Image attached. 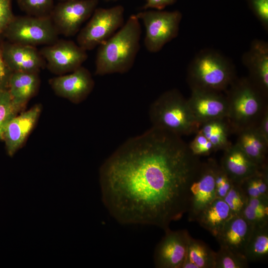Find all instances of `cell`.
Segmentation results:
<instances>
[{
    "label": "cell",
    "mask_w": 268,
    "mask_h": 268,
    "mask_svg": "<svg viewBox=\"0 0 268 268\" xmlns=\"http://www.w3.org/2000/svg\"><path fill=\"white\" fill-rule=\"evenodd\" d=\"M201 164L181 136L152 126L123 142L101 166L102 202L121 224L165 231L188 211Z\"/></svg>",
    "instance_id": "cell-1"
},
{
    "label": "cell",
    "mask_w": 268,
    "mask_h": 268,
    "mask_svg": "<svg viewBox=\"0 0 268 268\" xmlns=\"http://www.w3.org/2000/svg\"><path fill=\"white\" fill-rule=\"evenodd\" d=\"M140 20L132 15L126 22L98 46L95 74L105 75L128 72L133 67L140 48Z\"/></svg>",
    "instance_id": "cell-2"
},
{
    "label": "cell",
    "mask_w": 268,
    "mask_h": 268,
    "mask_svg": "<svg viewBox=\"0 0 268 268\" xmlns=\"http://www.w3.org/2000/svg\"><path fill=\"white\" fill-rule=\"evenodd\" d=\"M224 92L228 105L226 119L232 133L256 128L268 110V98L248 77H237Z\"/></svg>",
    "instance_id": "cell-3"
},
{
    "label": "cell",
    "mask_w": 268,
    "mask_h": 268,
    "mask_svg": "<svg viewBox=\"0 0 268 268\" xmlns=\"http://www.w3.org/2000/svg\"><path fill=\"white\" fill-rule=\"evenodd\" d=\"M236 77L232 62L218 52L210 49L200 51L187 69V80L191 90L222 92Z\"/></svg>",
    "instance_id": "cell-4"
},
{
    "label": "cell",
    "mask_w": 268,
    "mask_h": 268,
    "mask_svg": "<svg viewBox=\"0 0 268 268\" xmlns=\"http://www.w3.org/2000/svg\"><path fill=\"white\" fill-rule=\"evenodd\" d=\"M149 116L152 127L181 137L196 134L201 126L187 99L177 89L168 90L155 100L149 107Z\"/></svg>",
    "instance_id": "cell-5"
},
{
    "label": "cell",
    "mask_w": 268,
    "mask_h": 268,
    "mask_svg": "<svg viewBox=\"0 0 268 268\" xmlns=\"http://www.w3.org/2000/svg\"><path fill=\"white\" fill-rule=\"evenodd\" d=\"M50 16H14L2 36L12 43L36 47L48 45L59 39Z\"/></svg>",
    "instance_id": "cell-6"
},
{
    "label": "cell",
    "mask_w": 268,
    "mask_h": 268,
    "mask_svg": "<svg viewBox=\"0 0 268 268\" xmlns=\"http://www.w3.org/2000/svg\"><path fill=\"white\" fill-rule=\"evenodd\" d=\"M135 15L145 27L144 44L149 52L160 51L178 35L182 18L178 10H144Z\"/></svg>",
    "instance_id": "cell-7"
},
{
    "label": "cell",
    "mask_w": 268,
    "mask_h": 268,
    "mask_svg": "<svg viewBox=\"0 0 268 268\" xmlns=\"http://www.w3.org/2000/svg\"><path fill=\"white\" fill-rule=\"evenodd\" d=\"M124 8L118 5L96 8L76 38L77 44L85 51L92 50L112 36L124 24Z\"/></svg>",
    "instance_id": "cell-8"
},
{
    "label": "cell",
    "mask_w": 268,
    "mask_h": 268,
    "mask_svg": "<svg viewBox=\"0 0 268 268\" xmlns=\"http://www.w3.org/2000/svg\"><path fill=\"white\" fill-rule=\"evenodd\" d=\"M39 52L50 71L61 75L70 73L87 60V51L71 40L58 39L46 45Z\"/></svg>",
    "instance_id": "cell-9"
},
{
    "label": "cell",
    "mask_w": 268,
    "mask_h": 268,
    "mask_svg": "<svg viewBox=\"0 0 268 268\" xmlns=\"http://www.w3.org/2000/svg\"><path fill=\"white\" fill-rule=\"evenodd\" d=\"M98 2V0H71L60 1L54 6L50 17L59 35H75L91 17Z\"/></svg>",
    "instance_id": "cell-10"
},
{
    "label": "cell",
    "mask_w": 268,
    "mask_h": 268,
    "mask_svg": "<svg viewBox=\"0 0 268 268\" xmlns=\"http://www.w3.org/2000/svg\"><path fill=\"white\" fill-rule=\"evenodd\" d=\"M218 164L212 158L202 162L190 187L189 221H196L200 212L215 199V172Z\"/></svg>",
    "instance_id": "cell-11"
},
{
    "label": "cell",
    "mask_w": 268,
    "mask_h": 268,
    "mask_svg": "<svg viewBox=\"0 0 268 268\" xmlns=\"http://www.w3.org/2000/svg\"><path fill=\"white\" fill-rule=\"evenodd\" d=\"M164 231L154 250V266L157 268H182L191 235L186 229L173 231L168 228Z\"/></svg>",
    "instance_id": "cell-12"
},
{
    "label": "cell",
    "mask_w": 268,
    "mask_h": 268,
    "mask_svg": "<svg viewBox=\"0 0 268 268\" xmlns=\"http://www.w3.org/2000/svg\"><path fill=\"white\" fill-rule=\"evenodd\" d=\"M49 83L57 95L76 104L85 100L94 86L91 73L82 66L69 74L51 78Z\"/></svg>",
    "instance_id": "cell-13"
},
{
    "label": "cell",
    "mask_w": 268,
    "mask_h": 268,
    "mask_svg": "<svg viewBox=\"0 0 268 268\" xmlns=\"http://www.w3.org/2000/svg\"><path fill=\"white\" fill-rule=\"evenodd\" d=\"M187 101L194 117L200 125L209 121L227 118V102L222 92L193 89Z\"/></svg>",
    "instance_id": "cell-14"
},
{
    "label": "cell",
    "mask_w": 268,
    "mask_h": 268,
    "mask_svg": "<svg viewBox=\"0 0 268 268\" xmlns=\"http://www.w3.org/2000/svg\"><path fill=\"white\" fill-rule=\"evenodd\" d=\"M2 50L4 60L12 72L39 73L46 66L36 47L3 40Z\"/></svg>",
    "instance_id": "cell-15"
},
{
    "label": "cell",
    "mask_w": 268,
    "mask_h": 268,
    "mask_svg": "<svg viewBox=\"0 0 268 268\" xmlns=\"http://www.w3.org/2000/svg\"><path fill=\"white\" fill-rule=\"evenodd\" d=\"M242 62L248 69L250 81L268 98V43L255 39L249 49L242 57Z\"/></svg>",
    "instance_id": "cell-16"
},
{
    "label": "cell",
    "mask_w": 268,
    "mask_h": 268,
    "mask_svg": "<svg viewBox=\"0 0 268 268\" xmlns=\"http://www.w3.org/2000/svg\"><path fill=\"white\" fill-rule=\"evenodd\" d=\"M41 110V105L36 104L27 111L17 114L8 122L2 140L9 156H12L24 143L36 124Z\"/></svg>",
    "instance_id": "cell-17"
},
{
    "label": "cell",
    "mask_w": 268,
    "mask_h": 268,
    "mask_svg": "<svg viewBox=\"0 0 268 268\" xmlns=\"http://www.w3.org/2000/svg\"><path fill=\"white\" fill-rule=\"evenodd\" d=\"M253 226L242 215H233L215 237L220 247L244 255Z\"/></svg>",
    "instance_id": "cell-18"
},
{
    "label": "cell",
    "mask_w": 268,
    "mask_h": 268,
    "mask_svg": "<svg viewBox=\"0 0 268 268\" xmlns=\"http://www.w3.org/2000/svg\"><path fill=\"white\" fill-rule=\"evenodd\" d=\"M223 151L220 165L234 183L240 184L264 168L255 163L235 143Z\"/></svg>",
    "instance_id": "cell-19"
},
{
    "label": "cell",
    "mask_w": 268,
    "mask_h": 268,
    "mask_svg": "<svg viewBox=\"0 0 268 268\" xmlns=\"http://www.w3.org/2000/svg\"><path fill=\"white\" fill-rule=\"evenodd\" d=\"M38 73L12 72L8 90L13 103L20 110L37 92L40 85Z\"/></svg>",
    "instance_id": "cell-20"
},
{
    "label": "cell",
    "mask_w": 268,
    "mask_h": 268,
    "mask_svg": "<svg viewBox=\"0 0 268 268\" xmlns=\"http://www.w3.org/2000/svg\"><path fill=\"white\" fill-rule=\"evenodd\" d=\"M235 144L255 163L261 167L268 166V142L256 128L244 129L237 134Z\"/></svg>",
    "instance_id": "cell-21"
},
{
    "label": "cell",
    "mask_w": 268,
    "mask_h": 268,
    "mask_svg": "<svg viewBox=\"0 0 268 268\" xmlns=\"http://www.w3.org/2000/svg\"><path fill=\"white\" fill-rule=\"evenodd\" d=\"M232 216L224 200L215 198L200 212L196 221L215 238Z\"/></svg>",
    "instance_id": "cell-22"
},
{
    "label": "cell",
    "mask_w": 268,
    "mask_h": 268,
    "mask_svg": "<svg viewBox=\"0 0 268 268\" xmlns=\"http://www.w3.org/2000/svg\"><path fill=\"white\" fill-rule=\"evenodd\" d=\"M198 132L203 134L211 143L215 151H224L232 144L228 139L232 131L226 118L203 123L201 124Z\"/></svg>",
    "instance_id": "cell-23"
},
{
    "label": "cell",
    "mask_w": 268,
    "mask_h": 268,
    "mask_svg": "<svg viewBox=\"0 0 268 268\" xmlns=\"http://www.w3.org/2000/svg\"><path fill=\"white\" fill-rule=\"evenodd\" d=\"M244 256L248 262H254L267 258L268 256V224L253 227L245 249Z\"/></svg>",
    "instance_id": "cell-24"
},
{
    "label": "cell",
    "mask_w": 268,
    "mask_h": 268,
    "mask_svg": "<svg viewBox=\"0 0 268 268\" xmlns=\"http://www.w3.org/2000/svg\"><path fill=\"white\" fill-rule=\"evenodd\" d=\"M215 252L203 241L190 237L186 259L197 268H215Z\"/></svg>",
    "instance_id": "cell-25"
},
{
    "label": "cell",
    "mask_w": 268,
    "mask_h": 268,
    "mask_svg": "<svg viewBox=\"0 0 268 268\" xmlns=\"http://www.w3.org/2000/svg\"><path fill=\"white\" fill-rule=\"evenodd\" d=\"M241 215L253 227L268 224V197L249 198Z\"/></svg>",
    "instance_id": "cell-26"
},
{
    "label": "cell",
    "mask_w": 268,
    "mask_h": 268,
    "mask_svg": "<svg viewBox=\"0 0 268 268\" xmlns=\"http://www.w3.org/2000/svg\"><path fill=\"white\" fill-rule=\"evenodd\" d=\"M248 198L268 197V166L239 184Z\"/></svg>",
    "instance_id": "cell-27"
},
{
    "label": "cell",
    "mask_w": 268,
    "mask_h": 268,
    "mask_svg": "<svg viewBox=\"0 0 268 268\" xmlns=\"http://www.w3.org/2000/svg\"><path fill=\"white\" fill-rule=\"evenodd\" d=\"M249 262L244 255L220 247L215 252V268H246Z\"/></svg>",
    "instance_id": "cell-28"
},
{
    "label": "cell",
    "mask_w": 268,
    "mask_h": 268,
    "mask_svg": "<svg viewBox=\"0 0 268 268\" xmlns=\"http://www.w3.org/2000/svg\"><path fill=\"white\" fill-rule=\"evenodd\" d=\"M20 110L13 103L8 89L0 90V139H3L5 128L10 120Z\"/></svg>",
    "instance_id": "cell-29"
},
{
    "label": "cell",
    "mask_w": 268,
    "mask_h": 268,
    "mask_svg": "<svg viewBox=\"0 0 268 268\" xmlns=\"http://www.w3.org/2000/svg\"><path fill=\"white\" fill-rule=\"evenodd\" d=\"M20 9L27 15L50 16L54 7V0H17Z\"/></svg>",
    "instance_id": "cell-30"
},
{
    "label": "cell",
    "mask_w": 268,
    "mask_h": 268,
    "mask_svg": "<svg viewBox=\"0 0 268 268\" xmlns=\"http://www.w3.org/2000/svg\"><path fill=\"white\" fill-rule=\"evenodd\" d=\"M249 198L239 184L234 183L224 201L228 205L232 214L240 215L247 204Z\"/></svg>",
    "instance_id": "cell-31"
},
{
    "label": "cell",
    "mask_w": 268,
    "mask_h": 268,
    "mask_svg": "<svg viewBox=\"0 0 268 268\" xmlns=\"http://www.w3.org/2000/svg\"><path fill=\"white\" fill-rule=\"evenodd\" d=\"M192 141L188 144L192 153L195 156L200 157L207 156L214 152L211 143L201 133L197 132Z\"/></svg>",
    "instance_id": "cell-32"
},
{
    "label": "cell",
    "mask_w": 268,
    "mask_h": 268,
    "mask_svg": "<svg viewBox=\"0 0 268 268\" xmlns=\"http://www.w3.org/2000/svg\"><path fill=\"white\" fill-rule=\"evenodd\" d=\"M264 29L268 30V0H246Z\"/></svg>",
    "instance_id": "cell-33"
},
{
    "label": "cell",
    "mask_w": 268,
    "mask_h": 268,
    "mask_svg": "<svg viewBox=\"0 0 268 268\" xmlns=\"http://www.w3.org/2000/svg\"><path fill=\"white\" fill-rule=\"evenodd\" d=\"M11 0H0V35L13 18Z\"/></svg>",
    "instance_id": "cell-34"
},
{
    "label": "cell",
    "mask_w": 268,
    "mask_h": 268,
    "mask_svg": "<svg viewBox=\"0 0 268 268\" xmlns=\"http://www.w3.org/2000/svg\"><path fill=\"white\" fill-rule=\"evenodd\" d=\"M2 35H0V90L8 89V82L12 71L6 64L2 55Z\"/></svg>",
    "instance_id": "cell-35"
},
{
    "label": "cell",
    "mask_w": 268,
    "mask_h": 268,
    "mask_svg": "<svg viewBox=\"0 0 268 268\" xmlns=\"http://www.w3.org/2000/svg\"><path fill=\"white\" fill-rule=\"evenodd\" d=\"M146 3L143 5V9L147 10L153 8L157 10H162L168 5L173 4L176 0H145Z\"/></svg>",
    "instance_id": "cell-36"
},
{
    "label": "cell",
    "mask_w": 268,
    "mask_h": 268,
    "mask_svg": "<svg viewBox=\"0 0 268 268\" xmlns=\"http://www.w3.org/2000/svg\"><path fill=\"white\" fill-rule=\"evenodd\" d=\"M256 128L263 138L268 142V110L264 113Z\"/></svg>",
    "instance_id": "cell-37"
},
{
    "label": "cell",
    "mask_w": 268,
    "mask_h": 268,
    "mask_svg": "<svg viewBox=\"0 0 268 268\" xmlns=\"http://www.w3.org/2000/svg\"><path fill=\"white\" fill-rule=\"evenodd\" d=\"M233 185V182L229 179L223 184L216 187L215 198L223 200L232 188Z\"/></svg>",
    "instance_id": "cell-38"
},
{
    "label": "cell",
    "mask_w": 268,
    "mask_h": 268,
    "mask_svg": "<svg viewBox=\"0 0 268 268\" xmlns=\"http://www.w3.org/2000/svg\"><path fill=\"white\" fill-rule=\"evenodd\" d=\"M60 1H67V0H59Z\"/></svg>",
    "instance_id": "cell-39"
},
{
    "label": "cell",
    "mask_w": 268,
    "mask_h": 268,
    "mask_svg": "<svg viewBox=\"0 0 268 268\" xmlns=\"http://www.w3.org/2000/svg\"><path fill=\"white\" fill-rule=\"evenodd\" d=\"M106 1H112V0H113V1H116V0H104Z\"/></svg>",
    "instance_id": "cell-40"
},
{
    "label": "cell",
    "mask_w": 268,
    "mask_h": 268,
    "mask_svg": "<svg viewBox=\"0 0 268 268\" xmlns=\"http://www.w3.org/2000/svg\"></svg>",
    "instance_id": "cell-41"
}]
</instances>
